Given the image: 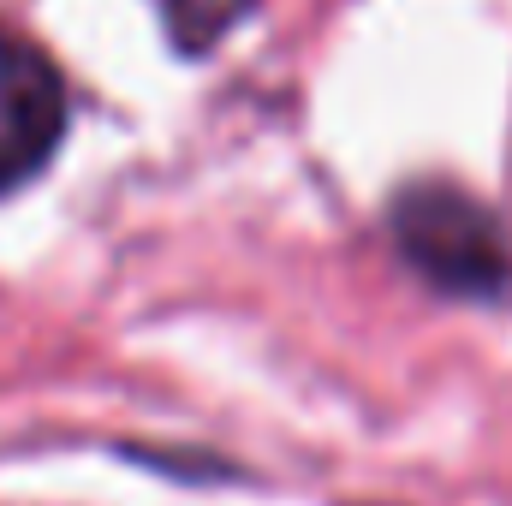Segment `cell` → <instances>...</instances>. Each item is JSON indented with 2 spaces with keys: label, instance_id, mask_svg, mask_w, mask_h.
Wrapping results in <instances>:
<instances>
[{
  "label": "cell",
  "instance_id": "cell-1",
  "mask_svg": "<svg viewBox=\"0 0 512 506\" xmlns=\"http://www.w3.org/2000/svg\"><path fill=\"white\" fill-rule=\"evenodd\" d=\"M393 239L435 286L459 298H489L507 286V245L489 209L447 185H417L393 203Z\"/></svg>",
  "mask_w": 512,
  "mask_h": 506
},
{
  "label": "cell",
  "instance_id": "cell-2",
  "mask_svg": "<svg viewBox=\"0 0 512 506\" xmlns=\"http://www.w3.org/2000/svg\"><path fill=\"white\" fill-rule=\"evenodd\" d=\"M60 131H66V90L54 60L36 42L0 30V191L24 185L60 149Z\"/></svg>",
  "mask_w": 512,
  "mask_h": 506
},
{
  "label": "cell",
  "instance_id": "cell-3",
  "mask_svg": "<svg viewBox=\"0 0 512 506\" xmlns=\"http://www.w3.org/2000/svg\"><path fill=\"white\" fill-rule=\"evenodd\" d=\"M245 6H251V0H161V12H167L179 48H209V42H221L227 24L245 18Z\"/></svg>",
  "mask_w": 512,
  "mask_h": 506
}]
</instances>
